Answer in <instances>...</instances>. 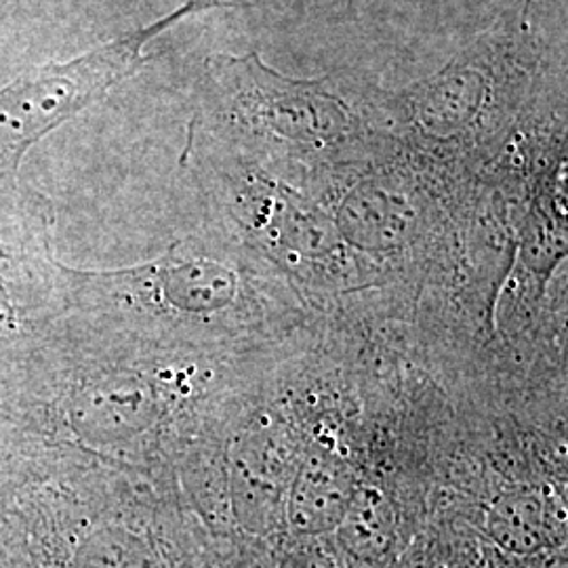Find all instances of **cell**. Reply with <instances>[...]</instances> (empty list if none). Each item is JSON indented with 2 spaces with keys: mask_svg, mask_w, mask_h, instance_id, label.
<instances>
[{
  "mask_svg": "<svg viewBox=\"0 0 568 568\" xmlns=\"http://www.w3.org/2000/svg\"><path fill=\"white\" fill-rule=\"evenodd\" d=\"M333 532L349 568H387L398 549L396 514L379 488L356 487Z\"/></svg>",
  "mask_w": 568,
  "mask_h": 568,
  "instance_id": "cell-6",
  "label": "cell"
},
{
  "mask_svg": "<svg viewBox=\"0 0 568 568\" xmlns=\"http://www.w3.org/2000/svg\"><path fill=\"white\" fill-rule=\"evenodd\" d=\"M535 2L520 0L436 74L382 89L387 135L436 159L504 152L544 108Z\"/></svg>",
  "mask_w": 568,
  "mask_h": 568,
  "instance_id": "cell-1",
  "label": "cell"
},
{
  "mask_svg": "<svg viewBox=\"0 0 568 568\" xmlns=\"http://www.w3.org/2000/svg\"><path fill=\"white\" fill-rule=\"evenodd\" d=\"M209 11L203 0H185L180 9L148 28L84 53L77 60L44 65L0 89V154L18 163L44 133L77 116L143 61V47L166 28Z\"/></svg>",
  "mask_w": 568,
  "mask_h": 568,
  "instance_id": "cell-3",
  "label": "cell"
},
{
  "mask_svg": "<svg viewBox=\"0 0 568 568\" xmlns=\"http://www.w3.org/2000/svg\"><path fill=\"white\" fill-rule=\"evenodd\" d=\"M487 528L490 539L511 556H532L546 548L549 539L546 506L530 490H509L495 499Z\"/></svg>",
  "mask_w": 568,
  "mask_h": 568,
  "instance_id": "cell-7",
  "label": "cell"
},
{
  "mask_svg": "<svg viewBox=\"0 0 568 568\" xmlns=\"http://www.w3.org/2000/svg\"><path fill=\"white\" fill-rule=\"evenodd\" d=\"M408 166L400 159L371 161L342 187L333 222L352 251L403 255L424 239L434 203Z\"/></svg>",
  "mask_w": 568,
  "mask_h": 568,
  "instance_id": "cell-4",
  "label": "cell"
},
{
  "mask_svg": "<svg viewBox=\"0 0 568 568\" xmlns=\"http://www.w3.org/2000/svg\"><path fill=\"white\" fill-rule=\"evenodd\" d=\"M356 490L349 467L333 455H312L297 467L286 490L284 518L302 537L333 532Z\"/></svg>",
  "mask_w": 568,
  "mask_h": 568,
  "instance_id": "cell-5",
  "label": "cell"
},
{
  "mask_svg": "<svg viewBox=\"0 0 568 568\" xmlns=\"http://www.w3.org/2000/svg\"><path fill=\"white\" fill-rule=\"evenodd\" d=\"M278 568H339L318 549H288L284 551Z\"/></svg>",
  "mask_w": 568,
  "mask_h": 568,
  "instance_id": "cell-9",
  "label": "cell"
},
{
  "mask_svg": "<svg viewBox=\"0 0 568 568\" xmlns=\"http://www.w3.org/2000/svg\"><path fill=\"white\" fill-rule=\"evenodd\" d=\"M81 568H161L152 549L124 530H103L82 549Z\"/></svg>",
  "mask_w": 568,
  "mask_h": 568,
  "instance_id": "cell-8",
  "label": "cell"
},
{
  "mask_svg": "<svg viewBox=\"0 0 568 568\" xmlns=\"http://www.w3.org/2000/svg\"><path fill=\"white\" fill-rule=\"evenodd\" d=\"M382 89L344 74L293 79L260 53L213 55L204 70V116L227 140L265 154L331 159L387 135Z\"/></svg>",
  "mask_w": 568,
  "mask_h": 568,
  "instance_id": "cell-2",
  "label": "cell"
}]
</instances>
